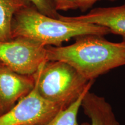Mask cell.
I'll return each mask as SVG.
<instances>
[{
	"instance_id": "obj_1",
	"label": "cell",
	"mask_w": 125,
	"mask_h": 125,
	"mask_svg": "<svg viewBox=\"0 0 125 125\" xmlns=\"http://www.w3.org/2000/svg\"><path fill=\"white\" fill-rule=\"evenodd\" d=\"M98 35H83L65 46H46L48 61L68 64L89 81L125 65V43L112 42Z\"/></svg>"
},
{
	"instance_id": "obj_2",
	"label": "cell",
	"mask_w": 125,
	"mask_h": 125,
	"mask_svg": "<svg viewBox=\"0 0 125 125\" xmlns=\"http://www.w3.org/2000/svg\"><path fill=\"white\" fill-rule=\"evenodd\" d=\"M109 33L110 30L103 26L70 22L48 16L31 4L15 14L11 24L12 39L24 37L45 46H60L64 42L78 36L90 34L104 36Z\"/></svg>"
},
{
	"instance_id": "obj_3",
	"label": "cell",
	"mask_w": 125,
	"mask_h": 125,
	"mask_svg": "<svg viewBox=\"0 0 125 125\" xmlns=\"http://www.w3.org/2000/svg\"><path fill=\"white\" fill-rule=\"evenodd\" d=\"M32 76L39 94L62 108L74 102L94 83L61 61H47Z\"/></svg>"
},
{
	"instance_id": "obj_4",
	"label": "cell",
	"mask_w": 125,
	"mask_h": 125,
	"mask_svg": "<svg viewBox=\"0 0 125 125\" xmlns=\"http://www.w3.org/2000/svg\"><path fill=\"white\" fill-rule=\"evenodd\" d=\"M47 61L46 46L35 41L16 37L0 41V62L18 74L32 75Z\"/></svg>"
},
{
	"instance_id": "obj_5",
	"label": "cell",
	"mask_w": 125,
	"mask_h": 125,
	"mask_svg": "<svg viewBox=\"0 0 125 125\" xmlns=\"http://www.w3.org/2000/svg\"><path fill=\"white\" fill-rule=\"evenodd\" d=\"M62 109L42 97L34 84L29 94L0 115V125H44Z\"/></svg>"
},
{
	"instance_id": "obj_6",
	"label": "cell",
	"mask_w": 125,
	"mask_h": 125,
	"mask_svg": "<svg viewBox=\"0 0 125 125\" xmlns=\"http://www.w3.org/2000/svg\"><path fill=\"white\" fill-rule=\"evenodd\" d=\"M34 86L33 76L21 75L0 65V112L8 111Z\"/></svg>"
},
{
	"instance_id": "obj_7",
	"label": "cell",
	"mask_w": 125,
	"mask_h": 125,
	"mask_svg": "<svg viewBox=\"0 0 125 125\" xmlns=\"http://www.w3.org/2000/svg\"><path fill=\"white\" fill-rule=\"evenodd\" d=\"M59 19L70 22L90 23L107 27L111 33L125 37V4L108 8L92 9L85 15L65 16L59 14Z\"/></svg>"
},
{
	"instance_id": "obj_8",
	"label": "cell",
	"mask_w": 125,
	"mask_h": 125,
	"mask_svg": "<svg viewBox=\"0 0 125 125\" xmlns=\"http://www.w3.org/2000/svg\"><path fill=\"white\" fill-rule=\"evenodd\" d=\"M30 4L27 0H0V41L11 40V24L14 15Z\"/></svg>"
},
{
	"instance_id": "obj_9",
	"label": "cell",
	"mask_w": 125,
	"mask_h": 125,
	"mask_svg": "<svg viewBox=\"0 0 125 125\" xmlns=\"http://www.w3.org/2000/svg\"><path fill=\"white\" fill-rule=\"evenodd\" d=\"M90 89L86 90L74 102L65 108L61 109L44 125H90L88 123L79 125L78 122V114L84 96Z\"/></svg>"
},
{
	"instance_id": "obj_10",
	"label": "cell",
	"mask_w": 125,
	"mask_h": 125,
	"mask_svg": "<svg viewBox=\"0 0 125 125\" xmlns=\"http://www.w3.org/2000/svg\"><path fill=\"white\" fill-rule=\"evenodd\" d=\"M38 11L48 16L58 19L59 13L54 7L52 0H27Z\"/></svg>"
},
{
	"instance_id": "obj_11",
	"label": "cell",
	"mask_w": 125,
	"mask_h": 125,
	"mask_svg": "<svg viewBox=\"0 0 125 125\" xmlns=\"http://www.w3.org/2000/svg\"><path fill=\"white\" fill-rule=\"evenodd\" d=\"M54 7L57 11L59 10H71L76 9L77 6L76 4V0H52Z\"/></svg>"
},
{
	"instance_id": "obj_12",
	"label": "cell",
	"mask_w": 125,
	"mask_h": 125,
	"mask_svg": "<svg viewBox=\"0 0 125 125\" xmlns=\"http://www.w3.org/2000/svg\"><path fill=\"white\" fill-rule=\"evenodd\" d=\"M101 0H76L77 8H79L82 12L86 11L90 9L96 2ZM110 1H116L118 0H107Z\"/></svg>"
},
{
	"instance_id": "obj_13",
	"label": "cell",
	"mask_w": 125,
	"mask_h": 125,
	"mask_svg": "<svg viewBox=\"0 0 125 125\" xmlns=\"http://www.w3.org/2000/svg\"><path fill=\"white\" fill-rule=\"evenodd\" d=\"M92 125H116L114 124V123H112L111 122H109L100 121L95 122L92 123Z\"/></svg>"
},
{
	"instance_id": "obj_14",
	"label": "cell",
	"mask_w": 125,
	"mask_h": 125,
	"mask_svg": "<svg viewBox=\"0 0 125 125\" xmlns=\"http://www.w3.org/2000/svg\"><path fill=\"white\" fill-rule=\"evenodd\" d=\"M122 41L125 43V37H122Z\"/></svg>"
},
{
	"instance_id": "obj_15",
	"label": "cell",
	"mask_w": 125,
	"mask_h": 125,
	"mask_svg": "<svg viewBox=\"0 0 125 125\" xmlns=\"http://www.w3.org/2000/svg\"><path fill=\"white\" fill-rule=\"evenodd\" d=\"M2 64V62H0V65H1V64Z\"/></svg>"
},
{
	"instance_id": "obj_16",
	"label": "cell",
	"mask_w": 125,
	"mask_h": 125,
	"mask_svg": "<svg viewBox=\"0 0 125 125\" xmlns=\"http://www.w3.org/2000/svg\"><path fill=\"white\" fill-rule=\"evenodd\" d=\"M1 114H2V113H1V112H0V115H1Z\"/></svg>"
},
{
	"instance_id": "obj_17",
	"label": "cell",
	"mask_w": 125,
	"mask_h": 125,
	"mask_svg": "<svg viewBox=\"0 0 125 125\" xmlns=\"http://www.w3.org/2000/svg\"></svg>"
}]
</instances>
